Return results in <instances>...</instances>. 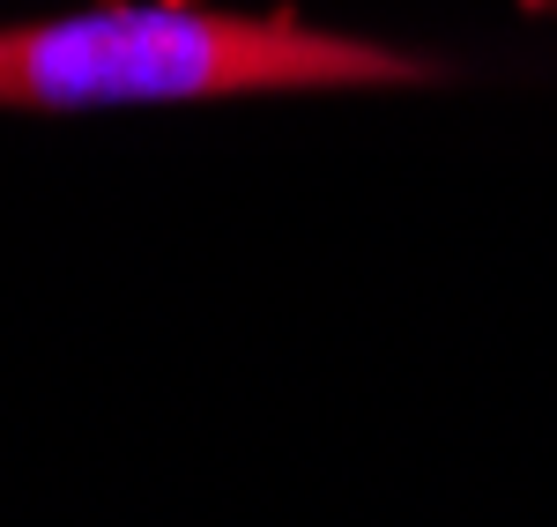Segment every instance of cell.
Segmentation results:
<instances>
[{
  "instance_id": "obj_1",
  "label": "cell",
  "mask_w": 557,
  "mask_h": 527,
  "mask_svg": "<svg viewBox=\"0 0 557 527\" xmlns=\"http://www.w3.org/2000/svg\"><path fill=\"white\" fill-rule=\"evenodd\" d=\"M438 60L320 30L298 15H231L186 0H112L0 30V112H112V104H223L320 89H417Z\"/></svg>"
},
{
  "instance_id": "obj_2",
  "label": "cell",
  "mask_w": 557,
  "mask_h": 527,
  "mask_svg": "<svg viewBox=\"0 0 557 527\" xmlns=\"http://www.w3.org/2000/svg\"><path fill=\"white\" fill-rule=\"evenodd\" d=\"M520 8H550V0H520Z\"/></svg>"
}]
</instances>
